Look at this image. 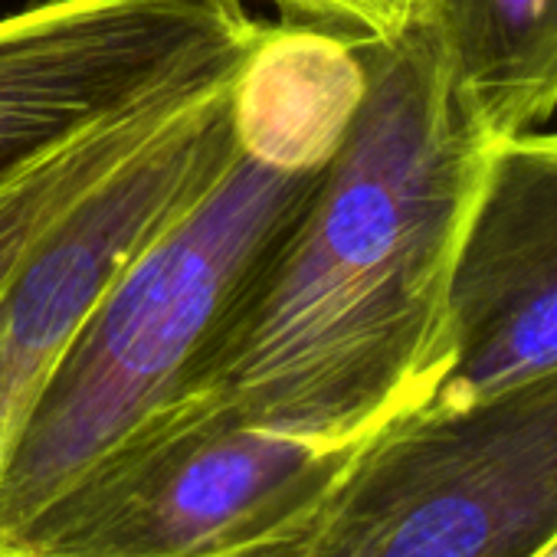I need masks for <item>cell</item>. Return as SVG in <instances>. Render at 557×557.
<instances>
[{
  "mask_svg": "<svg viewBox=\"0 0 557 557\" xmlns=\"http://www.w3.org/2000/svg\"><path fill=\"white\" fill-rule=\"evenodd\" d=\"M358 453L181 404L0 557H256Z\"/></svg>",
  "mask_w": 557,
  "mask_h": 557,
  "instance_id": "4",
  "label": "cell"
},
{
  "mask_svg": "<svg viewBox=\"0 0 557 557\" xmlns=\"http://www.w3.org/2000/svg\"><path fill=\"white\" fill-rule=\"evenodd\" d=\"M453 361L430 400H472L557 368V132L495 138L466 220Z\"/></svg>",
  "mask_w": 557,
  "mask_h": 557,
  "instance_id": "7",
  "label": "cell"
},
{
  "mask_svg": "<svg viewBox=\"0 0 557 557\" xmlns=\"http://www.w3.org/2000/svg\"><path fill=\"white\" fill-rule=\"evenodd\" d=\"M265 30L239 0H44L0 17V184L138 102L236 76Z\"/></svg>",
  "mask_w": 557,
  "mask_h": 557,
  "instance_id": "5",
  "label": "cell"
},
{
  "mask_svg": "<svg viewBox=\"0 0 557 557\" xmlns=\"http://www.w3.org/2000/svg\"><path fill=\"white\" fill-rule=\"evenodd\" d=\"M449 70L492 138L531 132L557 109V0H436Z\"/></svg>",
  "mask_w": 557,
  "mask_h": 557,
  "instance_id": "10",
  "label": "cell"
},
{
  "mask_svg": "<svg viewBox=\"0 0 557 557\" xmlns=\"http://www.w3.org/2000/svg\"><path fill=\"white\" fill-rule=\"evenodd\" d=\"M361 57V109L187 407L364 446L449 371L453 272L495 138L456 86L433 21Z\"/></svg>",
  "mask_w": 557,
  "mask_h": 557,
  "instance_id": "1",
  "label": "cell"
},
{
  "mask_svg": "<svg viewBox=\"0 0 557 557\" xmlns=\"http://www.w3.org/2000/svg\"><path fill=\"white\" fill-rule=\"evenodd\" d=\"M325 168H269L239 151L216 187L122 269L17 443L0 492V544L27 534L190 397Z\"/></svg>",
  "mask_w": 557,
  "mask_h": 557,
  "instance_id": "2",
  "label": "cell"
},
{
  "mask_svg": "<svg viewBox=\"0 0 557 557\" xmlns=\"http://www.w3.org/2000/svg\"><path fill=\"white\" fill-rule=\"evenodd\" d=\"M364 92L361 50L315 27L269 24L230 89L236 145L269 168H325L342 148Z\"/></svg>",
  "mask_w": 557,
  "mask_h": 557,
  "instance_id": "8",
  "label": "cell"
},
{
  "mask_svg": "<svg viewBox=\"0 0 557 557\" xmlns=\"http://www.w3.org/2000/svg\"><path fill=\"white\" fill-rule=\"evenodd\" d=\"M557 544V368L381 430L256 557H544Z\"/></svg>",
  "mask_w": 557,
  "mask_h": 557,
  "instance_id": "3",
  "label": "cell"
},
{
  "mask_svg": "<svg viewBox=\"0 0 557 557\" xmlns=\"http://www.w3.org/2000/svg\"><path fill=\"white\" fill-rule=\"evenodd\" d=\"M239 76V73H236ZM236 76L184 86L138 102L76 138L57 145L17 177L0 184V299L40 246L148 145H154L190 106L226 89Z\"/></svg>",
  "mask_w": 557,
  "mask_h": 557,
  "instance_id": "9",
  "label": "cell"
},
{
  "mask_svg": "<svg viewBox=\"0 0 557 557\" xmlns=\"http://www.w3.org/2000/svg\"><path fill=\"white\" fill-rule=\"evenodd\" d=\"M289 24L332 34L355 50L387 47L433 17L436 0H269Z\"/></svg>",
  "mask_w": 557,
  "mask_h": 557,
  "instance_id": "11",
  "label": "cell"
},
{
  "mask_svg": "<svg viewBox=\"0 0 557 557\" xmlns=\"http://www.w3.org/2000/svg\"><path fill=\"white\" fill-rule=\"evenodd\" d=\"M544 557H557V544H554V547H550V550H547Z\"/></svg>",
  "mask_w": 557,
  "mask_h": 557,
  "instance_id": "12",
  "label": "cell"
},
{
  "mask_svg": "<svg viewBox=\"0 0 557 557\" xmlns=\"http://www.w3.org/2000/svg\"><path fill=\"white\" fill-rule=\"evenodd\" d=\"M230 89L190 106L106 181L24 265L0 299V492L17 443L73 338L122 269L233 168Z\"/></svg>",
  "mask_w": 557,
  "mask_h": 557,
  "instance_id": "6",
  "label": "cell"
}]
</instances>
